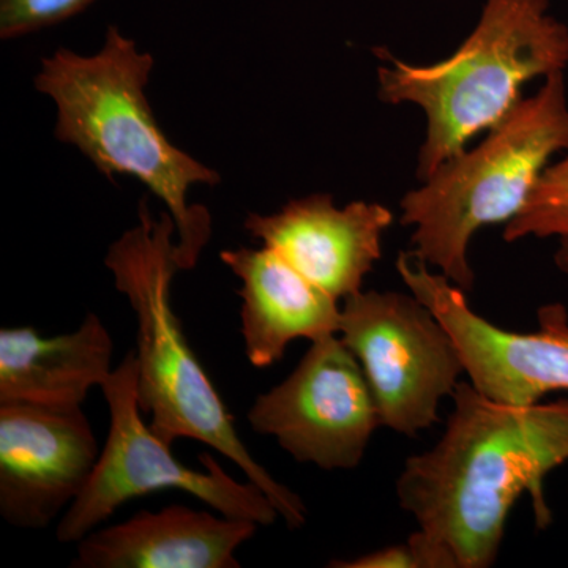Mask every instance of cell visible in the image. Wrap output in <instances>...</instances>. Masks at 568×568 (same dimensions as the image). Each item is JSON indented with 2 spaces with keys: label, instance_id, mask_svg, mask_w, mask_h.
<instances>
[{
  "label": "cell",
  "instance_id": "obj_14",
  "mask_svg": "<svg viewBox=\"0 0 568 568\" xmlns=\"http://www.w3.org/2000/svg\"><path fill=\"white\" fill-rule=\"evenodd\" d=\"M114 343L88 313L71 334L43 338L33 327L0 331V403L80 407L110 377Z\"/></svg>",
  "mask_w": 568,
  "mask_h": 568
},
{
  "label": "cell",
  "instance_id": "obj_13",
  "mask_svg": "<svg viewBox=\"0 0 568 568\" xmlns=\"http://www.w3.org/2000/svg\"><path fill=\"white\" fill-rule=\"evenodd\" d=\"M220 260L242 283V338L253 366L265 368L282 361L295 339L312 342L324 334H338V301L275 250L242 246L224 250Z\"/></svg>",
  "mask_w": 568,
  "mask_h": 568
},
{
  "label": "cell",
  "instance_id": "obj_11",
  "mask_svg": "<svg viewBox=\"0 0 568 568\" xmlns=\"http://www.w3.org/2000/svg\"><path fill=\"white\" fill-rule=\"evenodd\" d=\"M394 219L383 204L355 201L336 207L331 194L317 193L272 215L252 213L245 230L339 302L361 293L383 256V234Z\"/></svg>",
  "mask_w": 568,
  "mask_h": 568
},
{
  "label": "cell",
  "instance_id": "obj_9",
  "mask_svg": "<svg viewBox=\"0 0 568 568\" xmlns=\"http://www.w3.org/2000/svg\"><path fill=\"white\" fill-rule=\"evenodd\" d=\"M396 271L454 336L469 383L481 395L504 405L530 406L551 392L568 390L566 306L538 308L536 332H508L477 315L465 291L413 252L398 254Z\"/></svg>",
  "mask_w": 568,
  "mask_h": 568
},
{
  "label": "cell",
  "instance_id": "obj_10",
  "mask_svg": "<svg viewBox=\"0 0 568 568\" xmlns=\"http://www.w3.org/2000/svg\"><path fill=\"white\" fill-rule=\"evenodd\" d=\"M100 450L80 407L0 403V515L43 529L88 485Z\"/></svg>",
  "mask_w": 568,
  "mask_h": 568
},
{
  "label": "cell",
  "instance_id": "obj_15",
  "mask_svg": "<svg viewBox=\"0 0 568 568\" xmlns=\"http://www.w3.org/2000/svg\"><path fill=\"white\" fill-rule=\"evenodd\" d=\"M568 239V155L544 170L521 211L506 223L504 241L530 237Z\"/></svg>",
  "mask_w": 568,
  "mask_h": 568
},
{
  "label": "cell",
  "instance_id": "obj_1",
  "mask_svg": "<svg viewBox=\"0 0 568 568\" xmlns=\"http://www.w3.org/2000/svg\"><path fill=\"white\" fill-rule=\"evenodd\" d=\"M452 402L440 439L406 459L396 499L436 568H488L525 493L537 525L551 523L544 480L568 462V399L504 405L459 383Z\"/></svg>",
  "mask_w": 568,
  "mask_h": 568
},
{
  "label": "cell",
  "instance_id": "obj_5",
  "mask_svg": "<svg viewBox=\"0 0 568 568\" xmlns=\"http://www.w3.org/2000/svg\"><path fill=\"white\" fill-rule=\"evenodd\" d=\"M560 151H568V100L564 71H556L487 140L440 164L422 189L403 197L402 224L414 226L413 253L470 293V239L488 224L510 222Z\"/></svg>",
  "mask_w": 568,
  "mask_h": 568
},
{
  "label": "cell",
  "instance_id": "obj_17",
  "mask_svg": "<svg viewBox=\"0 0 568 568\" xmlns=\"http://www.w3.org/2000/svg\"><path fill=\"white\" fill-rule=\"evenodd\" d=\"M331 567L335 568H432L424 549L407 537L405 544L376 549L364 556L351 560H334Z\"/></svg>",
  "mask_w": 568,
  "mask_h": 568
},
{
  "label": "cell",
  "instance_id": "obj_6",
  "mask_svg": "<svg viewBox=\"0 0 568 568\" xmlns=\"http://www.w3.org/2000/svg\"><path fill=\"white\" fill-rule=\"evenodd\" d=\"M100 388L110 409V432L88 485L59 521V541H80L123 504L162 489L189 493L224 517L274 525L280 515L263 489L234 480L209 454L200 455L204 470L190 469L142 422L133 351Z\"/></svg>",
  "mask_w": 568,
  "mask_h": 568
},
{
  "label": "cell",
  "instance_id": "obj_18",
  "mask_svg": "<svg viewBox=\"0 0 568 568\" xmlns=\"http://www.w3.org/2000/svg\"><path fill=\"white\" fill-rule=\"evenodd\" d=\"M555 263L562 274L568 275V239L560 241L558 252L555 254Z\"/></svg>",
  "mask_w": 568,
  "mask_h": 568
},
{
  "label": "cell",
  "instance_id": "obj_12",
  "mask_svg": "<svg viewBox=\"0 0 568 568\" xmlns=\"http://www.w3.org/2000/svg\"><path fill=\"white\" fill-rule=\"evenodd\" d=\"M256 523L190 507L142 510L78 541L74 568H239Z\"/></svg>",
  "mask_w": 568,
  "mask_h": 568
},
{
  "label": "cell",
  "instance_id": "obj_2",
  "mask_svg": "<svg viewBox=\"0 0 568 568\" xmlns=\"http://www.w3.org/2000/svg\"><path fill=\"white\" fill-rule=\"evenodd\" d=\"M153 58L110 28L102 50H58L44 58L37 91L54 103L55 138L74 145L103 174L132 175L155 194L178 227L183 271H190L211 239V215L190 205L193 185H216L220 175L175 148L160 129L148 100Z\"/></svg>",
  "mask_w": 568,
  "mask_h": 568
},
{
  "label": "cell",
  "instance_id": "obj_3",
  "mask_svg": "<svg viewBox=\"0 0 568 568\" xmlns=\"http://www.w3.org/2000/svg\"><path fill=\"white\" fill-rule=\"evenodd\" d=\"M174 235L178 227L170 213L153 219L148 204L141 203L140 222L125 231L104 257L115 287L136 317L134 354L142 414L151 416L153 435L168 446L178 439H193L215 448L263 489L287 528H302L306 523L304 500L252 457L222 396L186 342L171 305L174 276L183 271Z\"/></svg>",
  "mask_w": 568,
  "mask_h": 568
},
{
  "label": "cell",
  "instance_id": "obj_8",
  "mask_svg": "<svg viewBox=\"0 0 568 568\" xmlns=\"http://www.w3.org/2000/svg\"><path fill=\"white\" fill-rule=\"evenodd\" d=\"M248 422L295 462L325 470L361 465L383 426L364 369L338 334L312 339L294 372L257 396Z\"/></svg>",
  "mask_w": 568,
  "mask_h": 568
},
{
  "label": "cell",
  "instance_id": "obj_7",
  "mask_svg": "<svg viewBox=\"0 0 568 568\" xmlns=\"http://www.w3.org/2000/svg\"><path fill=\"white\" fill-rule=\"evenodd\" d=\"M338 335L364 369L383 426L402 436L439 422L440 405L466 375L454 336L413 293L351 295Z\"/></svg>",
  "mask_w": 568,
  "mask_h": 568
},
{
  "label": "cell",
  "instance_id": "obj_16",
  "mask_svg": "<svg viewBox=\"0 0 568 568\" xmlns=\"http://www.w3.org/2000/svg\"><path fill=\"white\" fill-rule=\"evenodd\" d=\"M93 0H0V36H26L80 13Z\"/></svg>",
  "mask_w": 568,
  "mask_h": 568
},
{
  "label": "cell",
  "instance_id": "obj_4",
  "mask_svg": "<svg viewBox=\"0 0 568 568\" xmlns=\"http://www.w3.org/2000/svg\"><path fill=\"white\" fill-rule=\"evenodd\" d=\"M549 0H487L477 28L446 61L410 65L384 48L379 99L414 103L426 115L417 175L426 181L467 142L495 129L523 100L521 88L568 65V28L549 17Z\"/></svg>",
  "mask_w": 568,
  "mask_h": 568
}]
</instances>
